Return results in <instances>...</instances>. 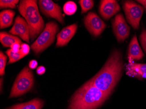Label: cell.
<instances>
[{
	"label": "cell",
	"mask_w": 146,
	"mask_h": 109,
	"mask_svg": "<svg viewBox=\"0 0 146 109\" xmlns=\"http://www.w3.org/2000/svg\"><path fill=\"white\" fill-rule=\"evenodd\" d=\"M29 66L30 69H35L38 66L37 61L36 60H32L29 62Z\"/></svg>",
	"instance_id": "obj_26"
},
{
	"label": "cell",
	"mask_w": 146,
	"mask_h": 109,
	"mask_svg": "<svg viewBox=\"0 0 146 109\" xmlns=\"http://www.w3.org/2000/svg\"><path fill=\"white\" fill-rule=\"evenodd\" d=\"M137 1L142 5L143 8L145 9L146 11V0H140V1Z\"/></svg>",
	"instance_id": "obj_28"
},
{
	"label": "cell",
	"mask_w": 146,
	"mask_h": 109,
	"mask_svg": "<svg viewBox=\"0 0 146 109\" xmlns=\"http://www.w3.org/2000/svg\"><path fill=\"white\" fill-rule=\"evenodd\" d=\"M19 2V0H1L0 1V8L1 9H15L16 7V5Z\"/></svg>",
	"instance_id": "obj_21"
},
{
	"label": "cell",
	"mask_w": 146,
	"mask_h": 109,
	"mask_svg": "<svg viewBox=\"0 0 146 109\" xmlns=\"http://www.w3.org/2000/svg\"><path fill=\"white\" fill-rule=\"evenodd\" d=\"M37 3L36 0H23L18 7L19 13L29 26L31 41L35 40L45 28L44 22L39 14Z\"/></svg>",
	"instance_id": "obj_3"
},
{
	"label": "cell",
	"mask_w": 146,
	"mask_h": 109,
	"mask_svg": "<svg viewBox=\"0 0 146 109\" xmlns=\"http://www.w3.org/2000/svg\"><path fill=\"white\" fill-rule=\"evenodd\" d=\"M46 72V68L43 66H39L37 68L36 73L38 75H42Z\"/></svg>",
	"instance_id": "obj_27"
},
{
	"label": "cell",
	"mask_w": 146,
	"mask_h": 109,
	"mask_svg": "<svg viewBox=\"0 0 146 109\" xmlns=\"http://www.w3.org/2000/svg\"><path fill=\"white\" fill-rule=\"evenodd\" d=\"M82 8V13H84L91 9L94 6V2L92 0H80L79 2Z\"/></svg>",
	"instance_id": "obj_20"
},
{
	"label": "cell",
	"mask_w": 146,
	"mask_h": 109,
	"mask_svg": "<svg viewBox=\"0 0 146 109\" xmlns=\"http://www.w3.org/2000/svg\"><path fill=\"white\" fill-rule=\"evenodd\" d=\"M123 8L128 22L134 29H138L144 11L143 7L134 1H126L124 2Z\"/></svg>",
	"instance_id": "obj_6"
},
{
	"label": "cell",
	"mask_w": 146,
	"mask_h": 109,
	"mask_svg": "<svg viewBox=\"0 0 146 109\" xmlns=\"http://www.w3.org/2000/svg\"><path fill=\"white\" fill-rule=\"evenodd\" d=\"M144 56L143 52L139 44L136 35L133 36L129 43V62L131 63L133 60H139Z\"/></svg>",
	"instance_id": "obj_14"
},
{
	"label": "cell",
	"mask_w": 146,
	"mask_h": 109,
	"mask_svg": "<svg viewBox=\"0 0 146 109\" xmlns=\"http://www.w3.org/2000/svg\"><path fill=\"white\" fill-rule=\"evenodd\" d=\"M43 104L42 100L36 98L26 103L15 105L6 109H41Z\"/></svg>",
	"instance_id": "obj_15"
},
{
	"label": "cell",
	"mask_w": 146,
	"mask_h": 109,
	"mask_svg": "<svg viewBox=\"0 0 146 109\" xmlns=\"http://www.w3.org/2000/svg\"><path fill=\"white\" fill-rule=\"evenodd\" d=\"M34 85L33 72L25 67L19 73L13 84L9 98L18 97L29 91Z\"/></svg>",
	"instance_id": "obj_5"
},
{
	"label": "cell",
	"mask_w": 146,
	"mask_h": 109,
	"mask_svg": "<svg viewBox=\"0 0 146 109\" xmlns=\"http://www.w3.org/2000/svg\"><path fill=\"white\" fill-rule=\"evenodd\" d=\"M30 51V47L26 43H22L21 45V48L20 50L19 53L21 55L24 57L28 55Z\"/></svg>",
	"instance_id": "obj_23"
},
{
	"label": "cell",
	"mask_w": 146,
	"mask_h": 109,
	"mask_svg": "<svg viewBox=\"0 0 146 109\" xmlns=\"http://www.w3.org/2000/svg\"><path fill=\"white\" fill-rule=\"evenodd\" d=\"M120 6L116 1H101L99 6V12L101 16L106 20H109L120 11Z\"/></svg>",
	"instance_id": "obj_11"
},
{
	"label": "cell",
	"mask_w": 146,
	"mask_h": 109,
	"mask_svg": "<svg viewBox=\"0 0 146 109\" xmlns=\"http://www.w3.org/2000/svg\"><path fill=\"white\" fill-rule=\"evenodd\" d=\"M7 57L3 52L1 51L0 52V75L1 76H4L5 74V68L6 64Z\"/></svg>",
	"instance_id": "obj_22"
},
{
	"label": "cell",
	"mask_w": 146,
	"mask_h": 109,
	"mask_svg": "<svg viewBox=\"0 0 146 109\" xmlns=\"http://www.w3.org/2000/svg\"><path fill=\"white\" fill-rule=\"evenodd\" d=\"M77 28V24H74L63 28L57 34L56 47H62L67 45L75 35Z\"/></svg>",
	"instance_id": "obj_12"
},
{
	"label": "cell",
	"mask_w": 146,
	"mask_h": 109,
	"mask_svg": "<svg viewBox=\"0 0 146 109\" xmlns=\"http://www.w3.org/2000/svg\"><path fill=\"white\" fill-rule=\"evenodd\" d=\"M123 68L122 54L114 50L101 70L88 82L111 94L121 77Z\"/></svg>",
	"instance_id": "obj_1"
},
{
	"label": "cell",
	"mask_w": 146,
	"mask_h": 109,
	"mask_svg": "<svg viewBox=\"0 0 146 109\" xmlns=\"http://www.w3.org/2000/svg\"><path fill=\"white\" fill-rule=\"evenodd\" d=\"M0 42L5 47L11 48L13 44L16 42L22 44L21 40L19 38L5 32H1L0 33Z\"/></svg>",
	"instance_id": "obj_17"
},
{
	"label": "cell",
	"mask_w": 146,
	"mask_h": 109,
	"mask_svg": "<svg viewBox=\"0 0 146 109\" xmlns=\"http://www.w3.org/2000/svg\"><path fill=\"white\" fill-rule=\"evenodd\" d=\"M110 94L86 83L74 93L69 109H96Z\"/></svg>",
	"instance_id": "obj_2"
},
{
	"label": "cell",
	"mask_w": 146,
	"mask_h": 109,
	"mask_svg": "<svg viewBox=\"0 0 146 109\" xmlns=\"http://www.w3.org/2000/svg\"><path fill=\"white\" fill-rule=\"evenodd\" d=\"M59 28L56 23L50 22L46 24L43 32L31 46L36 54H38L50 46L54 41Z\"/></svg>",
	"instance_id": "obj_4"
},
{
	"label": "cell",
	"mask_w": 146,
	"mask_h": 109,
	"mask_svg": "<svg viewBox=\"0 0 146 109\" xmlns=\"http://www.w3.org/2000/svg\"><path fill=\"white\" fill-rule=\"evenodd\" d=\"M84 24L88 32L95 36L100 35L106 27L102 20L92 12H89L84 17Z\"/></svg>",
	"instance_id": "obj_8"
},
{
	"label": "cell",
	"mask_w": 146,
	"mask_h": 109,
	"mask_svg": "<svg viewBox=\"0 0 146 109\" xmlns=\"http://www.w3.org/2000/svg\"><path fill=\"white\" fill-rule=\"evenodd\" d=\"M22 44L16 42L13 44L11 47V51L15 53H19V52L20 48H21V45Z\"/></svg>",
	"instance_id": "obj_25"
},
{
	"label": "cell",
	"mask_w": 146,
	"mask_h": 109,
	"mask_svg": "<svg viewBox=\"0 0 146 109\" xmlns=\"http://www.w3.org/2000/svg\"><path fill=\"white\" fill-rule=\"evenodd\" d=\"M63 10L64 13L67 15H73L77 11V5L74 1H68L64 5Z\"/></svg>",
	"instance_id": "obj_18"
},
{
	"label": "cell",
	"mask_w": 146,
	"mask_h": 109,
	"mask_svg": "<svg viewBox=\"0 0 146 109\" xmlns=\"http://www.w3.org/2000/svg\"><path fill=\"white\" fill-rule=\"evenodd\" d=\"M140 41L142 46L146 53V30L144 28L143 29L140 35Z\"/></svg>",
	"instance_id": "obj_24"
},
{
	"label": "cell",
	"mask_w": 146,
	"mask_h": 109,
	"mask_svg": "<svg viewBox=\"0 0 146 109\" xmlns=\"http://www.w3.org/2000/svg\"><path fill=\"white\" fill-rule=\"evenodd\" d=\"M127 74L138 79L146 78V64L129 63L126 66Z\"/></svg>",
	"instance_id": "obj_13"
},
{
	"label": "cell",
	"mask_w": 146,
	"mask_h": 109,
	"mask_svg": "<svg viewBox=\"0 0 146 109\" xmlns=\"http://www.w3.org/2000/svg\"><path fill=\"white\" fill-rule=\"evenodd\" d=\"M39 9L46 16L56 19L59 22L64 24V19L61 9L57 4L51 0H39L38 1Z\"/></svg>",
	"instance_id": "obj_7"
},
{
	"label": "cell",
	"mask_w": 146,
	"mask_h": 109,
	"mask_svg": "<svg viewBox=\"0 0 146 109\" xmlns=\"http://www.w3.org/2000/svg\"><path fill=\"white\" fill-rule=\"evenodd\" d=\"M15 12L11 10H5L0 13L1 29L9 27L12 24Z\"/></svg>",
	"instance_id": "obj_16"
},
{
	"label": "cell",
	"mask_w": 146,
	"mask_h": 109,
	"mask_svg": "<svg viewBox=\"0 0 146 109\" xmlns=\"http://www.w3.org/2000/svg\"><path fill=\"white\" fill-rule=\"evenodd\" d=\"M6 53L9 57V62L8 63L11 64L15 63L18 61L23 58V56L19 53H15L11 51V49H9L6 52Z\"/></svg>",
	"instance_id": "obj_19"
},
{
	"label": "cell",
	"mask_w": 146,
	"mask_h": 109,
	"mask_svg": "<svg viewBox=\"0 0 146 109\" xmlns=\"http://www.w3.org/2000/svg\"><path fill=\"white\" fill-rule=\"evenodd\" d=\"M9 33L12 35L19 36L25 41L29 43L30 37L29 26L25 20L20 16L16 17L14 24Z\"/></svg>",
	"instance_id": "obj_10"
},
{
	"label": "cell",
	"mask_w": 146,
	"mask_h": 109,
	"mask_svg": "<svg viewBox=\"0 0 146 109\" xmlns=\"http://www.w3.org/2000/svg\"><path fill=\"white\" fill-rule=\"evenodd\" d=\"M112 27L115 35L119 42H123L129 36L130 27L121 14L115 16L112 22Z\"/></svg>",
	"instance_id": "obj_9"
}]
</instances>
